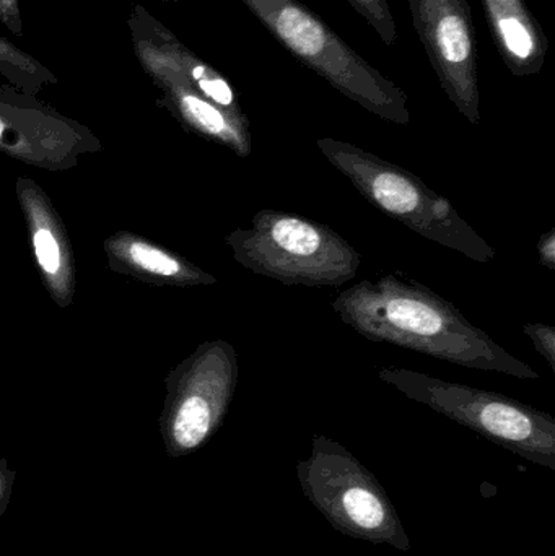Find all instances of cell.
I'll return each instance as SVG.
<instances>
[{
  "label": "cell",
  "mask_w": 555,
  "mask_h": 556,
  "mask_svg": "<svg viewBox=\"0 0 555 556\" xmlns=\"http://www.w3.org/2000/svg\"><path fill=\"white\" fill-rule=\"evenodd\" d=\"M332 309L342 323L370 342L391 343L452 365L540 379L445 298L414 278H365L341 291Z\"/></svg>",
  "instance_id": "6da1fadb"
},
{
  "label": "cell",
  "mask_w": 555,
  "mask_h": 556,
  "mask_svg": "<svg viewBox=\"0 0 555 556\" xmlns=\"http://www.w3.org/2000/svg\"><path fill=\"white\" fill-rule=\"evenodd\" d=\"M325 159L378 211L419 237L449 248L476 263L494 261L495 250L459 217L452 202L433 192L414 173L351 142L316 140Z\"/></svg>",
  "instance_id": "7a4b0ae2"
},
{
  "label": "cell",
  "mask_w": 555,
  "mask_h": 556,
  "mask_svg": "<svg viewBox=\"0 0 555 556\" xmlns=\"http://www.w3.org/2000/svg\"><path fill=\"white\" fill-rule=\"evenodd\" d=\"M303 65L368 113L409 126L407 94L299 0H241Z\"/></svg>",
  "instance_id": "3957f363"
},
{
  "label": "cell",
  "mask_w": 555,
  "mask_h": 556,
  "mask_svg": "<svg viewBox=\"0 0 555 556\" xmlns=\"http://www.w3.org/2000/svg\"><path fill=\"white\" fill-rule=\"evenodd\" d=\"M235 260L283 285L341 287L357 276L362 256L345 238L312 218L264 208L227 238Z\"/></svg>",
  "instance_id": "277c9868"
},
{
  "label": "cell",
  "mask_w": 555,
  "mask_h": 556,
  "mask_svg": "<svg viewBox=\"0 0 555 556\" xmlns=\"http://www.w3.org/2000/svg\"><path fill=\"white\" fill-rule=\"evenodd\" d=\"M384 384L491 443L555 472V420L517 399L406 368H383Z\"/></svg>",
  "instance_id": "5b68a950"
},
{
  "label": "cell",
  "mask_w": 555,
  "mask_h": 556,
  "mask_svg": "<svg viewBox=\"0 0 555 556\" xmlns=\"http://www.w3.org/2000/svg\"><path fill=\"white\" fill-rule=\"evenodd\" d=\"M295 472L305 498L342 535L400 552L413 548L387 490L338 441L316 434L312 453L297 463Z\"/></svg>",
  "instance_id": "8992f818"
},
{
  "label": "cell",
  "mask_w": 555,
  "mask_h": 556,
  "mask_svg": "<svg viewBox=\"0 0 555 556\" xmlns=\"http://www.w3.org/2000/svg\"><path fill=\"white\" fill-rule=\"evenodd\" d=\"M127 26L137 61L152 77L153 84L162 88L166 106L195 132L234 150L238 156L251 155L253 137L247 114L217 106L188 84L166 46L168 28L139 3L133 7Z\"/></svg>",
  "instance_id": "52a82bcc"
},
{
  "label": "cell",
  "mask_w": 555,
  "mask_h": 556,
  "mask_svg": "<svg viewBox=\"0 0 555 556\" xmlns=\"http://www.w3.org/2000/svg\"><path fill=\"white\" fill-rule=\"evenodd\" d=\"M409 9L443 91L462 116L479 126L478 41L468 0H409Z\"/></svg>",
  "instance_id": "ba28073f"
},
{
  "label": "cell",
  "mask_w": 555,
  "mask_h": 556,
  "mask_svg": "<svg viewBox=\"0 0 555 556\" xmlns=\"http://www.w3.org/2000/svg\"><path fill=\"white\" fill-rule=\"evenodd\" d=\"M188 388L181 389L166 420L169 456H186L204 446L225 420L238 382L234 346L214 342L195 355Z\"/></svg>",
  "instance_id": "9c48e42d"
},
{
  "label": "cell",
  "mask_w": 555,
  "mask_h": 556,
  "mask_svg": "<svg viewBox=\"0 0 555 556\" xmlns=\"http://www.w3.org/2000/svg\"><path fill=\"white\" fill-rule=\"evenodd\" d=\"M499 54L515 77L540 75L546 64V33L525 0H482Z\"/></svg>",
  "instance_id": "30bf717a"
},
{
  "label": "cell",
  "mask_w": 555,
  "mask_h": 556,
  "mask_svg": "<svg viewBox=\"0 0 555 556\" xmlns=\"http://www.w3.org/2000/svg\"><path fill=\"white\" fill-rule=\"evenodd\" d=\"M166 46L169 54L178 67L179 74L188 80V84L198 91L205 100L212 101L217 106L231 113H244L238 100L237 91L231 87L230 81L215 71L207 62L202 61L198 54L186 48L175 33L166 29Z\"/></svg>",
  "instance_id": "8fae6325"
},
{
  "label": "cell",
  "mask_w": 555,
  "mask_h": 556,
  "mask_svg": "<svg viewBox=\"0 0 555 556\" xmlns=\"http://www.w3.org/2000/svg\"><path fill=\"white\" fill-rule=\"evenodd\" d=\"M0 75L29 93H36L45 85L58 84L55 75L42 62L3 36H0Z\"/></svg>",
  "instance_id": "7c38bea8"
},
{
  "label": "cell",
  "mask_w": 555,
  "mask_h": 556,
  "mask_svg": "<svg viewBox=\"0 0 555 556\" xmlns=\"http://www.w3.org/2000/svg\"><path fill=\"white\" fill-rule=\"evenodd\" d=\"M129 257L136 266L147 273L159 277H181L189 278L188 267L182 266L178 260L163 253L162 250L150 247L146 243H133L129 248Z\"/></svg>",
  "instance_id": "4fadbf2b"
},
{
  "label": "cell",
  "mask_w": 555,
  "mask_h": 556,
  "mask_svg": "<svg viewBox=\"0 0 555 556\" xmlns=\"http://www.w3.org/2000/svg\"><path fill=\"white\" fill-rule=\"evenodd\" d=\"M349 3L367 20L384 45L393 46L396 42V22L388 0H349Z\"/></svg>",
  "instance_id": "5bb4252c"
},
{
  "label": "cell",
  "mask_w": 555,
  "mask_h": 556,
  "mask_svg": "<svg viewBox=\"0 0 555 556\" xmlns=\"http://www.w3.org/2000/svg\"><path fill=\"white\" fill-rule=\"evenodd\" d=\"M33 241H35L36 257H38L41 269L49 276L58 274L59 267H61V251H59L54 235L48 228H39L36 230Z\"/></svg>",
  "instance_id": "9a60e30c"
},
{
  "label": "cell",
  "mask_w": 555,
  "mask_h": 556,
  "mask_svg": "<svg viewBox=\"0 0 555 556\" xmlns=\"http://www.w3.org/2000/svg\"><path fill=\"white\" fill-rule=\"evenodd\" d=\"M525 336L530 337L538 353L550 363L555 371V327L550 324L531 323L524 326Z\"/></svg>",
  "instance_id": "2e32d148"
},
{
  "label": "cell",
  "mask_w": 555,
  "mask_h": 556,
  "mask_svg": "<svg viewBox=\"0 0 555 556\" xmlns=\"http://www.w3.org/2000/svg\"><path fill=\"white\" fill-rule=\"evenodd\" d=\"M0 23L9 28L12 35L23 38L22 10H20V0H0Z\"/></svg>",
  "instance_id": "e0dca14e"
},
{
  "label": "cell",
  "mask_w": 555,
  "mask_h": 556,
  "mask_svg": "<svg viewBox=\"0 0 555 556\" xmlns=\"http://www.w3.org/2000/svg\"><path fill=\"white\" fill-rule=\"evenodd\" d=\"M13 483H15V473L7 469V464L0 460V518L9 508L10 498H12Z\"/></svg>",
  "instance_id": "ac0fdd59"
},
{
  "label": "cell",
  "mask_w": 555,
  "mask_h": 556,
  "mask_svg": "<svg viewBox=\"0 0 555 556\" xmlns=\"http://www.w3.org/2000/svg\"><path fill=\"white\" fill-rule=\"evenodd\" d=\"M538 254H540L541 264L550 270H555V228L547 230L538 243Z\"/></svg>",
  "instance_id": "d6986e66"
},
{
  "label": "cell",
  "mask_w": 555,
  "mask_h": 556,
  "mask_svg": "<svg viewBox=\"0 0 555 556\" xmlns=\"http://www.w3.org/2000/svg\"><path fill=\"white\" fill-rule=\"evenodd\" d=\"M162 2H178V0H162Z\"/></svg>",
  "instance_id": "ffe728a7"
}]
</instances>
